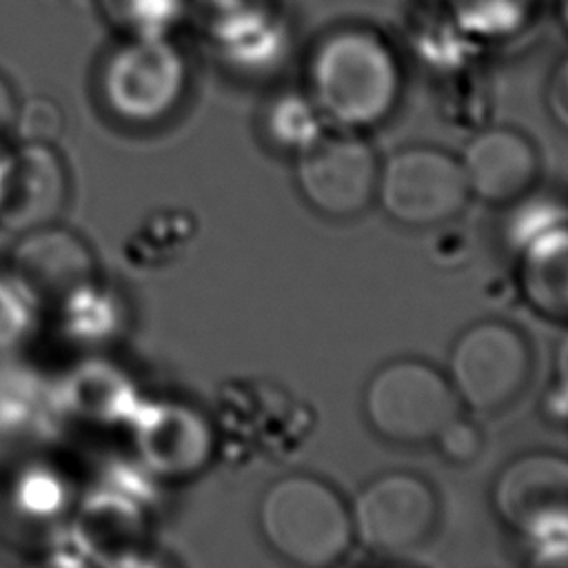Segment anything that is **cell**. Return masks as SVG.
<instances>
[{
	"label": "cell",
	"instance_id": "cell-1",
	"mask_svg": "<svg viewBox=\"0 0 568 568\" xmlns=\"http://www.w3.org/2000/svg\"><path fill=\"white\" fill-rule=\"evenodd\" d=\"M402 64L388 40L364 24L322 33L306 58V95L337 131H366L399 104Z\"/></svg>",
	"mask_w": 568,
	"mask_h": 568
},
{
	"label": "cell",
	"instance_id": "cell-2",
	"mask_svg": "<svg viewBox=\"0 0 568 568\" xmlns=\"http://www.w3.org/2000/svg\"><path fill=\"white\" fill-rule=\"evenodd\" d=\"M257 526L266 546L293 568H337L355 544L346 499L308 473L284 475L264 490Z\"/></svg>",
	"mask_w": 568,
	"mask_h": 568
},
{
	"label": "cell",
	"instance_id": "cell-3",
	"mask_svg": "<svg viewBox=\"0 0 568 568\" xmlns=\"http://www.w3.org/2000/svg\"><path fill=\"white\" fill-rule=\"evenodd\" d=\"M104 111L133 126L171 118L191 87V67L173 36H118L98 67Z\"/></svg>",
	"mask_w": 568,
	"mask_h": 568
},
{
	"label": "cell",
	"instance_id": "cell-4",
	"mask_svg": "<svg viewBox=\"0 0 568 568\" xmlns=\"http://www.w3.org/2000/svg\"><path fill=\"white\" fill-rule=\"evenodd\" d=\"M362 406L368 426L390 444L422 446L462 415V404L439 368L399 357L382 364L366 382Z\"/></svg>",
	"mask_w": 568,
	"mask_h": 568
},
{
	"label": "cell",
	"instance_id": "cell-5",
	"mask_svg": "<svg viewBox=\"0 0 568 568\" xmlns=\"http://www.w3.org/2000/svg\"><path fill=\"white\" fill-rule=\"evenodd\" d=\"M446 377L462 408L495 415L524 395L532 377V348L517 326L481 320L453 342Z\"/></svg>",
	"mask_w": 568,
	"mask_h": 568
},
{
	"label": "cell",
	"instance_id": "cell-6",
	"mask_svg": "<svg viewBox=\"0 0 568 568\" xmlns=\"http://www.w3.org/2000/svg\"><path fill=\"white\" fill-rule=\"evenodd\" d=\"M468 200L459 158L439 146H404L379 162L375 202L402 226H442L459 217Z\"/></svg>",
	"mask_w": 568,
	"mask_h": 568
},
{
	"label": "cell",
	"instance_id": "cell-7",
	"mask_svg": "<svg viewBox=\"0 0 568 568\" xmlns=\"http://www.w3.org/2000/svg\"><path fill=\"white\" fill-rule=\"evenodd\" d=\"M348 508L355 544L390 557L424 546L439 521L435 488L406 470L373 477L357 490Z\"/></svg>",
	"mask_w": 568,
	"mask_h": 568
},
{
	"label": "cell",
	"instance_id": "cell-8",
	"mask_svg": "<svg viewBox=\"0 0 568 568\" xmlns=\"http://www.w3.org/2000/svg\"><path fill=\"white\" fill-rule=\"evenodd\" d=\"M377 153L353 131H326L297 155L295 182L302 197L333 220L362 215L377 197Z\"/></svg>",
	"mask_w": 568,
	"mask_h": 568
},
{
	"label": "cell",
	"instance_id": "cell-9",
	"mask_svg": "<svg viewBox=\"0 0 568 568\" xmlns=\"http://www.w3.org/2000/svg\"><path fill=\"white\" fill-rule=\"evenodd\" d=\"M189 20L209 51L237 73H266L288 51V27L277 0H191Z\"/></svg>",
	"mask_w": 568,
	"mask_h": 568
},
{
	"label": "cell",
	"instance_id": "cell-10",
	"mask_svg": "<svg viewBox=\"0 0 568 568\" xmlns=\"http://www.w3.org/2000/svg\"><path fill=\"white\" fill-rule=\"evenodd\" d=\"M493 508L517 535L537 544L568 535V457L532 450L510 459L493 481Z\"/></svg>",
	"mask_w": 568,
	"mask_h": 568
},
{
	"label": "cell",
	"instance_id": "cell-11",
	"mask_svg": "<svg viewBox=\"0 0 568 568\" xmlns=\"http://www.w3.org/2000/svg\"><path fill=\"white\" fill-rule=\"evenodd\" d=\"M71 175L55 142L16 140L0 160V224L31 231L58 222Z\"/></svg>",
	"mask_w": 568,
	"mask_h": 568
},
{
	"label": "cell",
	"instance_id": "cell-12",
	"mask_svg": "<svg viewBox=\"0 0 568 568\" xmlns=\"http://www.w3.org/2000/svg\"><path fill=\"white\" fill-rule=\"evenodd\" d=\"M459 164L470 191L493 206L517 204L528 197L539 178V153L532 140L513 126L477 131L464 146Z\"/></svg>",
	"mask_w": 568,
	"mask_h": 568
},
{
	"label": "cell",
	"instance_id": "cell-13",
	"mask_svg": "<svg viewBox=\"0 0 568 568\" xmlns=\"http://www.w3.org/2000/svg\"><path fill=\"white\" fill-rule=\"evenodd\" d=\"M13 260L18 282L31 293H73L91 282L93 257L87 242L55 222L24 231Z\"/></svg>",
	"mask_w": 568,
	"mask_h": 568
},
{
	"label": "cell",
	"instance_id": "cell-14",
	"mask_svg": "<svg viewBox=\"0 0 568 568\" xmlns=\"http://www.w3.org/2000/svg\"><path fill=\"white\" fill-rule=\"evenodd\" d=\"M149 462L166 473H195L209 457L213 437L209 424L191 408L160 406L142 424Z\"/></svg>",
	"mask_w": 568,
	"mask_h": 568
},
{
	"label": "cell",
	"instance_id": "cell-15",
	"mask_svg": "<svg viewBox=\"0 0 568 568\" xmlns=\"http://www.w3.org/2000/svg\"><path fill=\"white\" fill-rule=\"evenodd\" d=\"M526 288L550 315H568V226L548 224L526 248Z\"/></svg>",
	"mask_w": 568,
	"mask_h": 568
},
{
	"label": "cell",
	"instance_id": "cell-16",
	"mask_svg": "<svg viewBox=\"0 0 568 568\" xmlns=\"http://www.w3.org/2000/svg\"><path fill=\"white\" fill-rule=\"evenodd\" d=\"M326 122L306 91H280L262 111V131L271 146L286 153H304L324 133Z\"/></svg>",
	"mask_w": 568,
	"mask_h": 568
},
{
	"label": "cell",
	"instance_id": "cell-17",
	"mask_svg": "<svg viewBox=\"0 0 568 568\" xmlns=\"http://www.w3.org/2000/svg\"><path fill=\"white\" fill-rule=\"evenodd\" d=\"M118 36H173L189 20L191 0H95Z\"/></svg>",
	"mask_w": 568,
	"mask_h": 568
},
{
	"label": "cell",
	"instance_id": "cell-18",
	"mask_svg": "<svg viewBox=\"0 0 568 568\" xmlns=\"http://www.w3.org/2000/svg\"><path fill=\"white\" fill-rule=\"evenodd\" d=\"M64 131V113L53 98L36 95L20 100L16 140L33 142H58Z\"/></svg>",
	"mask_w": 568,
	"mask_h": 568
},
{
	"label": "cell",
	"instance_id": "cell-19",
	"mask_svg": "<svg viewBox=\"0 0 568 568\" xmlns=\"http://www.w3.org/2000/svg\"><path fill=\"white\" fill-rule=\"evenodd\" d=\"M435 448L446 462L453 464H470L481 455L484 448V435L477 424L470 419L457 415L437 437Z\"/></svg>",
	"mask_w": 568,
	"mask_h": 568
},
{
	"label": "cell",
	"instance_id": "cell-20",
	"mask_svg": "<svg viewBox=\"0 0 568 568\" xmlns=\"http://www.w3.org/2000/svg\"><path fill=\"white\" fill-rule=\"evenodd\" d=\"M546 106L555 124L568 133V53L555 64L548 78Z\"/></svg>",
	"mask_w": 568,
	"mask_h": 568
},
{
	"label": "cell",
	"instance_id": "cell-21",
	"mask_svg": "<svg viewBox=\"0 0 568 568\" xmlns=\"http://www.w3.org/2000/svg\"><path fill=\"white\" fill-rule=\"evenodd\" d=\"M18 109L20 100L16 95V89L9 82V78L0 71V151H7L16 142Z\"/></svg>",
	"mask_w": 568,
	"mask_h": 568
},
{
	"label": "cell",
	"instance_id": "cell-22",
	"mask_svg": "<svg viewBox=\"0 0 568 568\" xmlns=\"http://www.w3.org/2000/svg\"><path fill=\"white\" fill-rule=\"evenodd\" d=\"M526 568H568V535L532 544Z\"/></svg>",
	"mask_w": 568,
	"mask_h": 568
},
{
	"label": "cell",
	"instance_id": "cell-23",
	"mask_svg": "<svg viewBox=\"0 0 568 568\" xmlns=\"http://www.w3.org/2000/svg\"><path fill=\"white\" fill-rule=\"evenodd\" d=\"M555 377H557V388L568 402V331L561 335L557 351H555Z\"/></svg>",
	"mask_w": 568,
	"mask_h": 568
},
{
	"label": "cell",
	"instance_id": "cell-24",
	"mask_svg": "<svg viewBox=\"0 0 568 568\" xmlns=\"http://www.w3.org/2000/svg\"><path fill=\"white\" fill-rule=\"evenodd\" d=\"M106 568H162L158 561L138 557V555H120L106 564Z\"/></svg>",
	"mask_w": 568,
	"mask_h": 568
},
{
	"label": "cell",
	"instance_id": "cell-25",
	"mask_svg": "<svg viewBox=\"0 0 568 568\" xmlns=\"http://www.w3.org/2000/svg\"><path fill=\"white\" fill-rule=\"evenodd\" d=\"M555 7H557V18H559L561 27L568 33V0H555Z\"/></svg>",
	"mask_w": 568,
	"mask_h": 568
},
{
	"label": "cell",
	"instance_id": "cell-26",
	"mask_svg": "<svg viewBox=\"0 0 568 568\" xmlns=\"http://www.w3.org/2000/svg\"><path fill=\"white\" fill-rule=\"evenodd\" d=\"M2 153H4V151H0V160H2Z\"/></svg>",
	"mask_w": 568,
	"mask_h": 568
}]
</instances>
